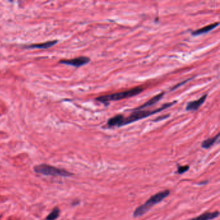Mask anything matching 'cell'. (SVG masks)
Here are the masks:
<instances>
[{"label":"cell","mask_w":220,"mask_h":220,"mask_svg":"<svg viewBox=\"0 0 220 220\" xmlns=\"http://www.w3.org/2000/svg\"><path fill=\"white\" fill-rule=\"evenodd\" d=\"M177 103L176 101H174L170 103H167L162 105L161 107L158 108V109L153 110V111H148V110H132V112L127 117H125L124 116H122V118L121 119V122L119 124V127H123L127 125L130 124L132 123L136 122L139 120H141L142 119L148 118L150 116H152L155 114H157L161 111H164V110L172 107L173 105Z\"/></svg>","instance_id":"1"},{"label":"cell","mask_w":220,"mask_h":220,"mask_svg":"<svg viewBox=\"0 0 220 220\" xmlns=\"http://www.w3.org/2000/svg\"><path fill=\"white\" fill-rule=\"evenodd\" d=\"M143 90V89L138 86V87H135L134 89H131L130 90H125L123 92L98 96L96 97V100L105 104V105H108V103L111 101H119L121 100L126 99V98H129L136 96L138 94H140Z\"/></svg>","instance_id":"2"},{"label":"cell","mask_w":220,"mask_h":220,"mask_svg":"<svg viewBox=\"0 0 220 220\" xmlns=\"http://www.w3.org/2000/svg\"><path fill=\"white\" fill-rule=\"evenodd\" d=\"M169 194L170 190H165L152 196L144 204L136 208V209L134 212V214H133V216H134V218H138L144 215L153 206L159 204L161 201H163Z\"/></svg>","instance_id":"3"},{"label":"cell","mask_w":220,"mask_h":220,"mask_svg":"<svg viewBox=\"0 0 220 220\" xmlns=\"http://www.w3.org/2000/svg\"><path fill=\"white\" fill-rule=\"evenodd\" d=\"M34 170L36 173L44 176L70 177L73 175L72 173L65 169H58V168L46 164L36 165L34 167Z\"/></svg>","instance_id":"4"},{"label":"cell","mask_w":220,"mask_h":220,"mask_svg":"<svg viewBox=\"0 0 220 220\" xmlns=\"http://www.w3.org/2000/svg\"><path fill=\"white\" fill-rule=\"evenodd\" d=\"M90 59L88 57L81 56L76 57V58H73L71 60H63L60 61V64H64L67 65L73 66L74 67L79 68L80 67L84 66L90 62Z\"/></svg>","instance_id":"5"},{"label":"cell","mask_w":220,"mask_h":220,"mask_svg":"<svg viewBox=\"0 0 220 220\" xmlns=\"http://www.w3.org/2000/svg\"><path fill=\"white\" fill-rule=\"evenodd\" d=\"M208 94H204L203 96H201L198 100L190 101L187 103L186 106V111H198V110L201 107V106L204 104L205 101L207 99Z\"/></svg>","instance_id":"6"},{"label":"cell","mask_w":220,"mask_h":220,"mask_svg":"<svg viewBox=\"0 0 220 220\" xmlns=\"http://www.w3.org/2000/svg\"><path fill=\"white\" fill-rule=\"evenodd\" d=\"M57 42H58L57 40H54V41H49V42L42 43L32 44V45H27V46H25L24 48L27 49H49V48L53 47L54 45L57 44Z\"/></svg>","instance_id":"7"},{"label":"cell","mask_w":220,"mask_h":220,"mask_svg":"<svg viewBox=\"0 0 220 220\" xmlns=\"http://www.w3.org/2000/svg\"><path fill=\"white\" fill-rule=\"evenodd\" d=\"M164 94H165L164 92H161L160 94H157V95H156L155 96L152 97L151 99H150L148 101L145 103L143 105L140 106L139 107H137L136 108H134L133 110H134V111H136V110H143L144 108H146L147 107H151V106L155 105L156 103H158L161 99L162 97L164 96Z\"/></svg>","instance_id":"8"},{"label":"cell","mask_w":220,"mask_h":220,"mask_svg":"<svg viewBox=\"0 0 220 220\" xmlns=\"http://www.w3.org/2000/svg\"><path fill=\"white\" fill-rule=\"evenodd\" d=\"M218 25H219V23L218 22L214 23V24H211V25H207L205 27H204L200 28V29H198V30L193 31L192 32V35H193L194 36H196L201 35V34L208 33V32H211V31H212L213 29H214L215 28H216Z\"/></svg>","instance_id":"9"},{"label":"cell","mask_w":220,"mask_h":220,"mask_svg":"<svg viewBox=\"0 0 220 220\" xmlns=\"http://www.w3.org/2000/svg\"><path fill=\"white\" fill-rule=\"evenodd\" d=\"M219 215V211H215L213 212H205L201 214L200 216L193 218L191 220H212L218 218Z\"/></svg>","instance_id":"10"},{"label":"cell","mask_w":220,"mask_h":220,"mask_svg":"<svg viewBox=\"0 0 220 220\" xmlns=\"http://www.w3.org/2000/svg\"><path fill=\"white\" fill-rule=\"evenodd\" d=\"M219 137V134L218 133L216 136H214L213 138H208V139H207V140H204L201 143V147L204 148H205V149L209 148L210 147H211L213 145L214 143H216V141L218 140Z\"/></svg>","instance_id":"11"},{"label":"cell","mask_w":220,"mask_h":220,"mask_svg":"<svg viewBox=\"0 0 220 220\" xmlns=\"http://www.w3.org/2000/svg\"><path fill=\"white\" fill-rule=\"evenodd\" d=\"M60 214V211L59 208H56L49 214V216L46 218V220H56L59 217Z\"/></svg>","instance_id":"12"},{"label":"cell","mask_w":220,"mask_h":220,"mask_svg":"<svg viewBox=\"0 0 220 220\" xmlns=\"http://www.w3.org/2000/svg\"><path fill=\"white\" fill-rule=\"evenodd\" d=\"M189 170V165H185V166L178 165V170L176 171V173L179 174H182L187 172Z\"/></svg>","instance_id":"13"},{"label":"cell","mask_w":220,"mask_h":220,"mask_svg":"<svg viewBox=\"0 0 220 220\" xmlns=\"http://www.w3.org/2000/svg\"><path fill=\"white\" fill-rule=\"evenodd\" d=\"M193 78H192L191 79H186V80L183 81V82H181V83H179L176 84L174 86H173V87H172V89H171V90H176V89L179 88V86H181L182 85H183L185 84V83H186L187 82H189V81H190V79H192Z\"/></svg>","instance_id":"14"},{"label":"cell","mask_w":220,"mask_h":220,"mask_svg":"<svg viewBox=\"0 0 220 220\" xmlns=\"http://www.w3.org/2000/svg\"><path fill=\"white\" fill-rule=\"evenodd\" d=\"M170 116V114H167V115H163V116H161L160 117H158L157 118H156V119L154 120V122H157V121H160L162 119H167V118H169Z\"/></svg>","instance_id":"15"}]
</instances>
